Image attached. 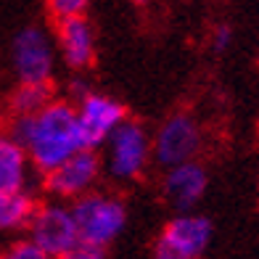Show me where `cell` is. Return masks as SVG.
Segmentation results:
<instances>
[{"label":"cell","mask_w":259,"mask_h":259,"mask_svg":"<svg viewBox=\"0 0 259 259\" xmlns=\"http://www.w3.org/2000/svg\"><path fill=\"white\" fill-rule=\"evenodd\" d=\"M8 135L27 151L32 169H37L42 178L85 151L77 109L72 101L61 98H53L42 111L32 116H11Z\"/></svg>","instance_id":"obj_1"},{"label":"cell","mask_w":259,"mask_h":259,"mask_svg":"<svg viewBox=\"0 0 259 259\" xmlns=\"http://www.w3.org/2000/svg\"><path fill=\"white\" fill-rule=\"evenodd\" d=\"M151 140H154V161L164 169H172L178 164L196 161L204 146V130L193 114L175 111L156 127V133H151Z\"/></svg>","instance_id":"obj_6"},{"label":"cell","mask_w":259,"mask_h":259,"mask_svg":"<svg viewBox=\"0 0 259 259\" xmlns=\"http://www.w3.org/2000/svg\"><path fill=\"white\" fill-rule=\"evenodd\" d=\"M53 101L51 85H19L11 93V116H32Z\"/></svg>","instance_id":"obj_14"},{"label":"cell","mask_w":259,"mask_h":259,"mask_svg":"<svg viewBox=\"0 0 259 259\" xmlns=\"http://www.w3.org/2000/svg\"><path fill=\"white\" fill-rule=\"evenodd\" d=\"M37 209L32 191L24 193H0V235L27 230L29 220Z\"/></svg>","instance_id":"obj_13"},{"label":"cell","mask_w":259,"mask_h":259,"mask_svg":"<svg viewBox=\"0 0 259 259\" xmlns=\"http://www.w3.org/2000/svg\"><path fill=\"white\" fill-rule=\"evenodd\" d=\"M48 11L56 21H64V19H74V16H85L88 3L85 0H51Z\"/></svg>","instance_id":"obj_16"},{"label":"cell","mask_w":259,"mask_h":259,"mask_svg":"<svg viewBox=\"0 0 259 259\" xmlns=\"http://www.w3.org/2000/svg\"><path fill=\"white\" fill-rule=\"evenodd\" d=\"M32 164L8 130H0V193H24L29 191Z\"/></svg>","instance_id":"obj_12"},{"label":"cell","mask_w":259,"mask_h":259,"mask_svg":"<svg viewBox=\"0 0 259 259\" xmlns=\"http://www.w3.org/2000/svg\"><path fill=\"white\" fill-rule=\"evenodd\" d=\"M103 175L114 183H138L154 164V140L143 122L127 119L103 143Z\"/></svg>","instance_id":"obj_2"},{"label":"cell","mask_w":259,"mask_h":259,"mask_svg":"<svg viewBox=\"0 0 259 259\" xmlns=\"http://www.w3.org/2000/svg\"><path fill=\"white\" fill-rule=\"evenodd\" d=\"M79 243H90L98 249H109V246L119 238L127 228V204L122 196L111 191H93L85 198L72 204Z\"/></svg>","instance_id":"obj_3"},{"label":"cell","mask_w":259,"mask_h":259,"mask_svg":"<svg viewBox=\"0 0 259 259\" xmlns=\"http://www.w3.org/2000/svg\"><path fill=\"white\" fill-rule=\"evenodd\" d=\"M103 178V161L98 151H79L77 156L64 161L61 167H56L42 178V188L53 201L74 204L88 193L98 191V183Z\"/></svg>","instance_id":"obj_8"},{"label":"cell","mask_w":259,"mask_h":259,"mask_svg":"<svg viewBox=\"0 0 259 259\" xmlns=\"http://www.w3.org/2000/svg\"><path fill=\"white\" fill-rule=\"evenodd\" d=\"M61 259H106V249H98V246H90V243H77Z\"/></svg>","instance_id":"obj_18"},{"label":"cell","mask_w":259,"mask_h":259,"mask_svg":"<svg viewBox=\"0 0 259 259\" xmlns=\"http://www.w3.org/2000/svg\"><path fill=\"white\" fill-rule=\"evenodd\" d=\"M27 241L34 243L51 259L66 256L79 243L72 204L53 201V198L37 204V209H34V214L27 225Z\"/></svg>","instance_id":"obj_5"},{"label":"cell","mask_w":259,"mask_h":259,"mask_svg":"<svg viewBox=\"0 0 259 259\" xmlns=\"http://www.w3.org/2000/svg\"><path fill=\"white\" fill-rule=\"evenodd\" d=\"M74 109H77V124H79L82 140H85V148L90 151L103 148L111 133L127 119L124 106L114 96H106V93L98 90H93L82 101H77Z\"/></svg>","instance_id":"obj_9"},{"label":"cell","mask_w":259,"mask_h":259,"mask_svg":"<svg viewBox=\"0 0 259 259\" xmlns=\"http://www.w3.org/2000/svg\"><path fill=\"white\" fill-rule=\"evenodd\" d=\"M206 185H209L206 167L196 159L188 164H178L172 169H164L161 196L175 214H188V211H196V206L201 204Z\"/></svg>","instance_id":"obj_11"},{"label":"cell","mask_w":259,"mask_h":259,"mask_svg":"<svg viewBox=\"0 0 259 259\" xmlns=\"http://www.w3.org/2000/svg\"><path fill=\"white\" fill-rule=\"evenodd\" d=\"M211 220L188 211V214H172V220L161 228L154 243L151 259H201L211 243Z\"/></svg>","instance_id":"obj_7"},{"label":"cell","mask_w":259,"mask_h":259,"mask_svg":"<svg viewBox=\"0 0 259 259\" xmlns=\"http://www.w3.org/2000/svg\"><path fill=\"white\" fill-rule=\"evenodd\" d=\"M233 45V29L230 24H217L211 29V51L214 53H225Z\"/></svg>","instance_id":"obj_17"},{"label":"cell","mask_w":259,"mask_h":259,"mask_svg":"<svg viewBox=\"0 0 259 259\" xmlns=\"http://www.w3.org/2000/svg\"><path fill=\"white\" fill-rule=\"evenodd\" d=\"M0 259H51L48 254H42L34 243H29L27 238L11 241L3 251H0Z\"/></svg>","instance_id":"obj_15"},{"label":"cell","mask_w":259,"mask_h":259,"mask_svg":"<svg viewBox=\"0 0 259 259\" xmlns=\"http://www.w3.org/2000/svg\"><path fill=\"white\" fill-rule=\"evenodd\" d=\"M53 40L58 58L64 61L66 69H72L74 74H82L85 69L96 64L98 56V37L96 27L88 16H74L64 19L53 24Z\"/></svg>","instance_id":"obj_10"},{"label":"cell","mask_w":259,"mask_h":259,"mask_svg":"<svg viewBox=\"0 0 259 259\" xmlns=\"http://www.w3.org/2000/svg\"><path fill=\"white\" fill-rule=\"evenodd\" d=\"M58 64L53 32L42 24H24L11 40V69L19 85H51Z\"/></svg>","instance_id":"obj_4"}]
</instances>
